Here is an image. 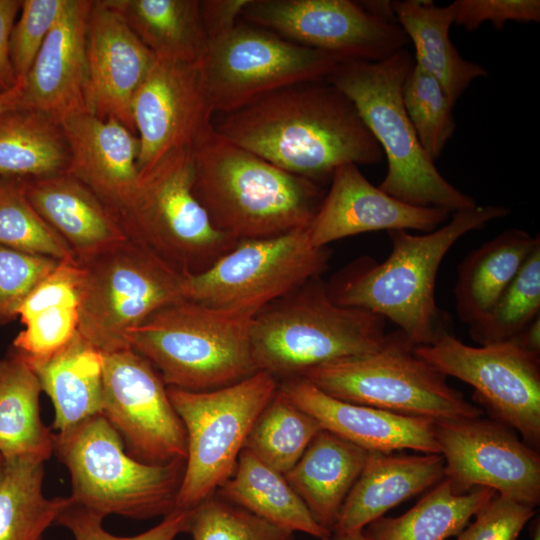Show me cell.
Here are the masks:
<instances>
[{"label":"cell","mask_w":540,"mask_h":540,"mask_svg":"<svg viewBox=\"0 0 540 540\" xmlns=\"http://www.w3.org/2000/svg\"><path fill=\"white\" fill-rule=\"evenodd\" d=\"M215 130L273 165L319 182L341 165H374L379 144L353 102L325 80L290 86L230 113Z\"/></svg>","instance_id":"obj_1"},{"label":"cell","mask_w":540,"mask_h":540,"mask_svg":"<svg viewBox=\"0 0 540 540\" xmlns=\"http://www.w3.org/2000/svg\"><path fill=\"white\" fill-rule=\"evenodd\" d=\"M509 213L501 205H476L453 212L448 223L421 235L387 231L388 257L382 262L370 256L352 261L326 283L328 295L337 305L367 310L393 322L415 346L430 345L451 332V319L435 298L444 257L465 234Z\"/></svg>","instance_id":"obj_2"},{"label":"cell","mask_w":540,"mask_h":540,"mask_svg":"<svg viewBox=\"0 0 540 540\" xmlns=\"http://www.w3.org/2000/svg\"><path fill=\"white\" fill-rule=\"evenodd\" d=\"M192 191L212 225L236 242L307 228L325 196L317 182L273 165L214 127L193 147Z\"/></svg>","instance_id":"obj_3"},{"label":"cell","mask_w":540,"mask_h":540,"mask_svg":"<svg viewBox=\"0 0 540 540\" xmlns=\"http://www.w3.org/2000/svg\"><path fill=\"white\" fill-rule=\"evenodd\" d=\"M414 65L405 48L382 61L347 60L327 81L355 105L387 160L378 186L388 195L418 207L453 213L477 205L444 178L422 148L402 102V85Z\"/></svg>","instance_id":"obj_4"},{"label":"cell","mask_w":540,"mask_h":540,"mask_svg":"<svg viewBox=\"0 0 540 540\" xmlns=\"http://www.w3.org/2000/svg\"><path fill=\"white\" fill-rule=\"evenodd\" d=\"M254 315L184 299L131 329L127 342L167 387L214 390L258 372L250 339Z\"/></svg>","instance_id":"obj_5"},{"label":"cell","mask_w":540,"mask_h":540,"mask_svg":"<svg viewBox=\"0 0 540 540\" xmlns=\"http://www.w3.org/2000/svg\"><path fill=\"white\" fill-rule=\"evenodd\" d=\"M387 320L373 312L344 307L316 277L257 312L251 323V351L258 371L278 382L340 358L378 350Z\"/></svg>","instance_id":"obj_6"},{"label":"cell","mask_w":540,"mask_h":540,"mask_svg":"<svg viewBox=\"0 0 540 540\" xmlns=\"http://www.w3.org/2000/svg\"><path fill=\"white\" fill-rule=\"evenodd\" d=\"M53 452L70 473L71 502L103 518L143 520L177 508L185 461L148 464L135 459L102 414L54 433Z\"/></svg>","instance_id":"obj_7"},{"label":"cell","mask_w":540,"mask_h":540,"mask_svg":"<svg viewBox=\"0 0 540 540\" xmlns=\"http://www.w3.org/2000/svg\"><path fill=\"white\" fill-rule=\"evenodd\" d=\"M414 349L397 329L374 352L322 363L298 377L336 399L398 414L435 421L481 417L482 408Z\"/></svg>","instance_id":"obj_8"},{"label":"cell","mask_w":540,"mask_h":540,"mask_svg":"<svg viewBox=\"0 0 540 540\" xmlns=\"http://www.w3.org/2000/svg\"><path fill=\"white\" fill-rule=\"evenodd\" d=\"M193 148L173 150L140 172L115 214L125 234L186 276L208 270L238 242L218 231L195 198Z\"/></svg>","instance_id":"obj_9"},{"label":"cell","mask_w":540,"mask_h":540,"mask_svg":"<svg viewBox=\"0 0 540 540\" xmlns=\"http://www.w3.org/2000/svg\"><path fill=\"white\" fill-rule=\"evenodd\" d=\"M78 263L83 270L78 332L102 353L130 347L131 329L186 299L188 276L129 238Z\"/></svg>","instance_id":"obj_10"},{"label":"cell","mask_w":540,"mask_h":540,"mask_svg":"<svg viewBox=\"0 0 540 540\" xmlns=\"http://www.w3.org/2000/svg\"><path fill=\"white\" fill-rule=\"evenodd\" d=\"M278 386L272 375L258 371L242 381L209 391L167 387L187 437L177 508L192 509L230 478L255 421Z\"/></svg>","instance_id":"obj_11"},{"label":"cell","mask_w":540,"mask_h":540,"mask_svg":"<svg viewBox=\"0 0 540 540\" xmlns=\"http://www.w3.org/2000/svg\"><path fill=\"white\" fill-rule=\"evenodd\" d=\"M344 61L264 28L238 23L208 44L201 74L213 112L227 114L275 91L325 80Z\"/></svg>","instance_id":"obj_12"},{"label":"cell","mask_w":540,"mask_h":540,"mask_svg":"<svg viewBox=\"0 0 540 540\" xmlns=\"http://www.w3.org/2000/svg\"><path fill=\"white\" fill-rule=\"evenodd\" d=\"M331 251L314 247L308 227L238 242L203 273L187 277L185 296L208 306L256 314L328 269Z\"/></svg>","instance_id":"obj_13"},{"label":"cell","mask_w":540,"mask_h":540,"mask_svg":"<svg viewBox=\"0 0 540 540\" xmlns=\"http://www.w3.org/2000/svg\"><path fill=\"white\" fill-rule=\"evenodd\" d=\"M241 17L345 61H382L409 42L396 22L392 1L248 0Z\"/></svg>","instance_id":"obj_14"},{"label":"cell","mask_w":540,"mask_h":540,"mask_svg":"<svg viewBox=\"0 0 540 540\" xmlns=\"http://www.w3.org/2000/svg\"><path fill=\"white\" fill-rule=\"evenodd\" d=\"M415 353L445 376L474 388L476 401L493 419L518 431L522 440L540 446V355L517 341L470 346L445 333Z\"/></svg>","instance_id":"obj_15"},{"label":"cell","mask_w":540,"mask_h":540,"mask_svg":"<svg viewBox=\"0 0 540 540\" xmlns=\"http://www.w3.org/2000/svg\"><path fill=\"white\" fill-rule=\"evenodd\" d=\"M102 415L135 459L148 464L186 460V431L167 386L131 347L103 353Z\"/></svg>","instance_id":"obj_16"},{"label":"cell","mask_w":540,"mask_h":540,"mask_svg":"<svg viewBox=\"0 0 540 540\" xmlns=\"http://www.w3.org/2000/svg\"><path fill=\"white\" fill-rule=\"evenodd\" d=\"M445 477L457 492L476 487L536 507L540 502V456L515 430L495 420L434 421Z\"/></svg>","instance_id":"obj_17"},{"label":"cell","mask_w":540,"mask_h":540,"mask_svg":"<svg viewBox=\"0 0 540 540\" xmlns=\"http://www.w3.org/2000/svg\"><path fill=\"white\" fill-rule=\"evenodd\" d=\"M213 113L201 62L156 60L132 103L139 173L173 150L193 148L214 127Z\"/></svg>","instance_id":"obj_18"},{"label":"cell","mask_w":540,"mask_h":540,"mask_svg":"<svg viewBox=\"0 0 540 540\" xmlns=\"http://www.w3.org/2000/svg\"><path fill=\"white\" fill-rule=\"evenodd\" d=\"M156 61L123 18L93 1L86 31L85 111L116 119L135 132L132 103Z\"/></svg>","instance_id":"obj_19"},{"label":"cell","mask_w":540,"mask_h":540,"mask_svg":"<svg viewBox=\"0 0 540 540\" xmlns=\"http://www.w3.org/2000/svg\"><path fill=\"white\" fill-rule=\"evenodd\" d=\"M331 185L308 226L310 243L328 247L336 240L372 231L418 230L443 225L451 212L402 202L370 183L355 164L336 168Z\"/></svg>","instance_id":"obj_20"},{"label":"cell","mask_w":540,"mask_h":540,"mask_svg":"<svg viewBox=\"0 0 540 540\" xmlns=\"http://www.w3.org/2000/svg\"><path fill=\"white\" fill-rule=\"evenodd\" d=\"M280 392L327 430L367 451L391 453L411 449L440 453L433 419L398 414L345 402L322 392L301 377L279 382Z\"/></svg>","instance_id":"obj_21"},{"label":"cell","mask_w":540,"mask_h":540,"mask_svg":"<svg viewBox=\"0 0 540 540\" xmlns=\"http://www.w3.org/2000/svg\"><path fill=\"white\" fill-rule=\"evenodd\" d=\"M93 1L68 0L23 80L19 107L61 124L85 111L86 31Z\"/></svg>","instance_id":"obj_22"},{"label":"cell","mask_w":540,"mask_h":540,"mask_svg":"<svg viewBox=\"0 0 540 540\" xmlns=\"http://www.w3.org/2000/svg\"><path fill=\"white\" fill-rule=\"evenodd\" d=\"M70 148L67 174L76 178L115 215L128 202L139 177V139L116 119L86 111L61 122Z\"/></svg>","instance_id":"obj_23"},{"label":"cell","mask_w":540,"mask_h":540,"mask_svg":"<svg viewBox=\"0 0 540 540\" xmlns=\"http://www.w3.org/2000/svg\"><path fill=\"white\" fill-rule=\"evenodd\" d=\"M24 194L77 262L128 239L118 219L86 185L64 173L20 178Z\"/></svg>","instance_id":"obj_24"},{"label":"cell","mask_w":540,"mask_h":540,"mask_svg":"<svg viewBox=\"0 0 540 540\" xmlns=\"http://www.w3.org/2000/svg\"><path fill=\"white\" fill-rule=\"evenodd\" d=\"M440 453L370 452L331 531L363 530L389 509L434 487L444 477Z\"/></svg>","instance_id":"obj_25"},{"label":"cell","mask_w":540,"mask_h":540,"mask_svg":"<svg viewBox=\"0 0 540 540\" xmlns=\"http://www.w3.org/2000/svg\"><path fill=\"white\" fill-rule=\"evenodd\" d=\"M82 278L76 260H62L23 302L18 317L24 329L13 347L26 360L51 356L78 333Z\"/></svg>","instance_id":"obj_26"},{"label":"cell","mask_w":540,"mask_h":540,"mask_svg":"<svg viewBox=\"0 0 540 540\" xmlns=\"http://www.w3.org/2000/svg\"><path fill=\"white\" fill-rule=\"evenodd\" d=\"M369 451L321 429L284 474L315 521L331 531Z\"/></svg>","instance_id":"obj_27"},{"label":"cell","mask_w":540,"mask_h":540,"mask_svg":"<svg viewBox=\"0 0 540 540\" xmlns=\"http://www.w3.org/2000/svg\"><path fill=\"white\" fill-rule=\"evenodd\" d=\"M26 362L54 406L53 428L56 432L102 414L103 353L79 332L51 356Z\"/></svg>","instance_id":"obj_28"},{"label":"cell","mask_w":540,"mask_h":540,"mask_svg":"<svg viewBox=\"0 0 540 540\" xmlns=\"http://www.w3.org/2000/svg\"><path fill=\"white\" fill-rule=\"evenodd\" d=\"M539 245V235L509 228L470 251L457 267L453 289L459 320L470 325L486 314Z\"/></svg>","instance_id":"obj_29"},{"label":"cell","mask_w":540,"mask_h":540,"mask_svg":"<svg viewBox=\"0 0 540 540\" xmlns=\"http://www.w3.org/2000/svg\"><path fill=\"white\" fill-rule=\"evenodd\" d=\"M396 22L415 49L414 63L441 84L453 105L476 79L487 77L481 65L464 59L450 39L451 4L431 0L392 1Z\"/></svg>","instance_id":"obj_30"},{"label":"cell","mask_w":540,"mask_h":540,"mask_svg":"<svg viewBox=\"0 0 540 540\" xmlns=\"http://www.w3.org/2000/svg\"><path fill=\"white\" fill-rule=\"evenodd\" d=\"M156 60L202 62L208 48L198 0H103Z\"/></svg>","instance_id":"obj_31"},{"label":"cell","mask_w":540,"mask_h":540,"mask_svg":"<svg viewBox=\"0 0 540 540\" xmlns=\"http://www.w3.org/2000/svg\"><path fill=\"white\" fill-rule=\"evenodd\" d=\"M42 388L15 350L0 360V454L4 460L44 462L53 453V435L41 420Z\"/></svg>","instance_id":"obj_32"},{"label":"cell","mask_w":540,"mask_h":540,"mask_svg":"<svg viewBox=\"0 0 540 540\" xmlns=\"http://www.w3.org/2000/svg\"><path fill=\"white\" fill-rule=\"evenodd\" d=\"M225 500L293 533L322 538L321 527L285 476L243 449L230 478L216 491Z\"/></svg>","instance_id":"obj_33"},{"label":"cell","mask_w":540,"mask_h":540,"mask_svg":"<svg viewBox=\"0 0 540 540\" xmlns=\"http://www.w3.org/2000/svg\"><path fill=\"white\" fill-rule=\"evenodd\" d=\"M496 494L476 487L457 492L444 477L416 505L398 517H380L364 529L367 540H446L458 535Z\"/></svg>","instance_id":"obj_34"},{"label":"cell","mask_w":540,"mask_h":540,"mask_svg":"<svg viewBox=\"0 0 540 540\" xmlns=\"http://www.w3.org/2000/svg\"><path fill=\"white\" fill-rule=\"evenodd\" d=\"M70 148L60 123L31 109L0 112V177L40 178L64 174Z\"/></svg>","instance_id":"obj_35"},{"label":"cell","mask_w":540,"mask_h":540,"mask_svg":"<svg viewBox=\"0 0 540 540\" xmlns=\"http://www.w3.org/2000/svg\"><path fill=\"white\" fill-rule=\"evenodd\" d=\"M44 462L4 460L0 467V540H42L68 497H45Z\"/></svg>","instance_id":"obj_36"},{"label":"cell","mask_w":540,"mask_h":540,"mask_svg":"<svg viewBox=\"0 0 540 540\" xmlns=\"http://www.w3.org/2000/svg\"><path fill=\"white\" fill-rule=\"evenodd\" d=\"M319 423L279 390L255 421L244 449L275 471L286 474L321 430Z\"/></svg>","instance_id":"obj_37"},{"label":"cell","mask_w":540,"mask_h":540,"mask_svg":"<svg viewBox=\"0 0 540 540\" xmlns=\"http://www.w3.org/2000/svg\"><path fill=\"white\" fill-rule=\"evenodd\" d=\"M540 316V245L492 308L469 325L470 338L479 345L512 341Z\"/></svg>","instance_id":"obj_38"},{"label":"cell","mask_w":540,"mask_h":540,"mask_svg":"<svg viewBox=\"0 0 540 540\" xmlns=\"http://www.w3.org/2000/svg\"><path fill=\"white\" fill-rule=\"evenodd\" d=\"M0 245L59 261L76 260L29 203L17 177H0Z\"/></svg>","instance_id":"obj_39"},{"label":"cell","mask_w":540,"mask_h":540,"mask_svg":"<svg viewBox=\"0 0 540 540\" xmlns=\"http://www.w3.org/2000/svg\"><path fill=\"white\" fill-rule=\"evenodd\" d=\"M401 94L422 148L436 161L456 128L454 105L437 79L415 63L403 82Z\"/></svg>","instance_id":"obj_40"},{"label":"cell","mask_w":540,"mask_h":540,"mask_svg":"<svg viewBox=\"0 0 540 540\" xmlns=\"http://www.w3.org/2000/svg\"><path fill=\"white\" fill-rule=\"evenodd\" d=\"M192 540H295L294 533L225 500L217 493L191 509Z\"/></svg>","instance_id":"obj_41"},{"label":"cell","mask_w":540,"mask_h":540,"mask_svg":"<svg viewBox=\"0 0 540 540\" xmlns=\"http://www.w3.org/2000/svg\"><path fill=\"white\" fill-rule=\"evenodd\" d=\"M60 261L0 245V323L18 317V311L34 288Z\"/></svg>","instance_id":"obj_42"},{"label":"cell","mask_w":540,"mask_h":540,"mask_svg":"<svg viewBox=\"0 0 540 540\" xmlns=\"http://www.w3.org/2000/svg\"><path fill=\"white\" fill-rule=\"evenodd\" d=\"M68 0H22L20 16L9 39V55L17 80L29 72L41 46Z\"/></svg>","instance_id":"obj_43"},{"label":"cell","mask_w":540,"mask_h":540,"mask_svg":"<svg viewBox=\"0 0 540 540\" xmlns=\"http://www.w3.org/2000/svg\"><path fill=\"white\" fill-rule=\"evenodd\" d=\"M190 513L191 509L175 508L149 530L122 537L104 529L102 516L74 504L69 498L56 524L68 529L75 540H175L178 535L187 533Z\"/></svg>","instance_id":"obj_44"},{"label":"cell","mask_w":540,"mask_h":540,"mask_svg":"<svg viewBox=\"0 0 540 540\" xmlns=\"http://www.w3.org/2000/svg\"><path fill=\"white\" fill-rule=\"evenodd\" d=\"M534 515L535 507L496 493L457 540H517Z\"/></svg>","instance_id":"obj_45"},{"label":"cell","mask_w":540,"mask_h":540,"mask_svg":"<svg viewBox=\"0 0 540 540\" xmlns=\"http://www.w3.org/2000/svg\"><path fill=\"white\" fill-rule=\"evenodd\" d=\"M454 24L474 31L485 22L502 30L509 21L539 22V0H456L451 3Z\"/></svg>","instance_id":"obj_46"},{"label":"cell","mask_w":540,"mask_h":540,"mask_svg":"<svg viewBox=\"0 0 540 540\" xmlns=\"http://www.w3.org/2000/svg\"><path fill=\"white\" fill-rule=\"evenodd\" d=\"M248 0L200 1L201 17L208 44L231 31Z\"/></svg>","instance_id":"obj_47"},{"label":"cell","mask_w":540,"mask_h":540,"mask_svg":"<svg viewBox=\"0 0 540 540\" xmlns=\"http://www.w3.org/2000/svg\"><path fill=\"white\" fill-rule=\"evenodd\" d=\"M21 5L22 0H0V92L12 89L19 81L10 61L9 39Z\"/></svg>","instance_id":"obj_48"},{"label":"cell","mask_w":540,"mask_h":540,"mask_svg":"<svg viewBox=\"0 0 540 540\" xmlns=\"http://www.w3.org/2000/svg\"><path fill=\"white\" fill-rule=\"evenodd\" d=\"M514 340L530 352L540 355V316L535 318Z\"/></svg>","instance_id":"obj_49"},{"label":"cell","mask_w":540,"mask_h":540,"mask_svg":"<svg viewBox=\"0 0 540 540\" xmlns=\"http://www.w3.org/2000/svg\"><path fill=\"white\" fill-rule=\"evenodd\" d=\"M22 89L23 80L20 79L12 89L0 92V112L19 107Z\"/></svg>","instance_id":"obj_50"},{"label":"cell","mask_w":540,"mask_h":540,"mask_svg":"<svg viewBox=\"0 0 540 540\" xmlns=\"http://www.w3.org/2000/svg\"><path fill=\"white\" fill-rule=\"evenodd\" d=\"M319 540H367L363 530L349 532L331 531L328 535L319 538Z\"/></svg>","instance_id":"obj_51"},{"label":"cell","mask_w":540,"mask_h":540,"mask_svg":"<svg viewBox=\"0 0 540 540\" xmlns=\"http://www.w3.org/2000/svg\"><path fill=\"white\" fill-rule=\"evenodd\" d=\"M532 540H540V526H539V521H537V525H536L535 528H534Z\"/></svg>","instance_id":"obj_52"},{"label":"cell","mask_w":540,"mask_h":540,"mask_svg":"<svg viewBox=\"0 0 540 540\" xmlns=\"http://www.w3.org/2000/svg\"><path fill=\"white\" fill-rule=\"evenodd\" d=\"M3 462H4V459H3L2 455L0 454V467L3 464Z\"/></svg>","instance_id":"obj_53"}]
</instances>
